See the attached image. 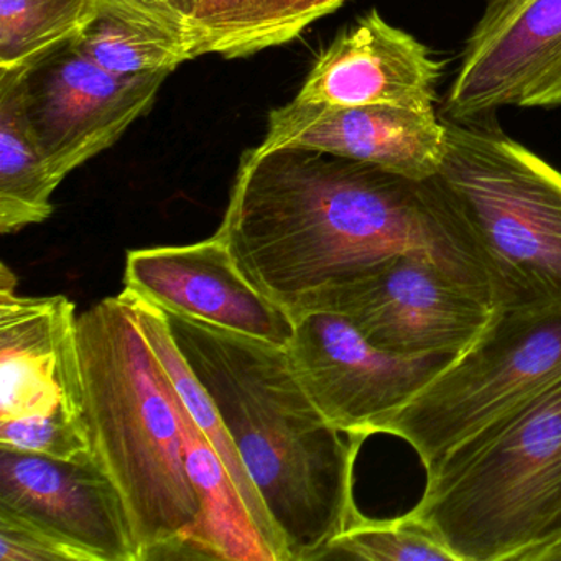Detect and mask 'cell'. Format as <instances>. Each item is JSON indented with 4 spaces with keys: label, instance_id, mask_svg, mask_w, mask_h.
I'll return each instance as SVG.
<instances>
[{
    "label": "cell",
    "instance_id": "1",
    "mask_svg": "<svg viewBox=\"0 0 561 561\" xmlns=\"http://www.w3.org/2000/svg\"><path fill=\"white\" fill-rule=\"evenodd\" d=\"M216 234L291 320L321 291L393 254L432 262L492 305L474 242L435 179L324 150H248Z\"/></svg>",
    "mask_w": 561,
    "mask_h": 561
},
{
    "label": "cell",
    "instance_id": "2",
    "mask_svg": "<svg viewBox=\"0 0 561 561\" xmlns=\"http://www.w3.org/2000/svg\"><path fill=\"white\" fill-rule=\"evenodd\" d=\"M163 311L180 353L219 410L288 561L324 560L363 515L353 488L364 438L321 415L287 347Z\"/></svg>",
    "mask_w": 561,
    "mask_h": 561
},
{
    "label": "cell",
    "instance_id": "3",
    "mask_svg": "<svg viewBox=\"0 0 561 561\" xmlns=\"http://www.w3.org/2000/svg\"><path fill=\"white\" fill-rule=\"evenodd\" d=\"M84 422L123 495L142 561L195 558L202 501L190 478L167 377L121 295L77 320Z\"/></svg>",
    "mask_w": 561,
    "mask_h": 561
},
{
    "label": "cell",
    "instance_id": "4",
    "mask_svg": "<svg viewBox=\"0 0 561 561\" xmlns=\"http://www.w3.org/2000/svg\"><path fill=\"white\" fill-rule=\"evenodd\" d=\"M561 507V379L426 471L410 517L458 561H518Z\"/></svg>",
    "mask_w": 561,
    "mask_h": 561
},
{
    "label": "cell",
    "instance_id": "5",
    "mask_svg": "<svg viewBox=\"0 0 561 561\" xmlns=\"http://www.w3.org/2000/svg\"><path fill=\"white\" fill-rule=\"evenodd\" d=\"M445 127L433 179L468 228L494 311L561 310V172L494 127Z\"/></svg>",
    "mask_w": 561,
    "mask_h": 561
},
{
    "label": "cell",
    "instance_id": "6",
    "mask_svg": "<svg viewBox=\"0 0 561 561\" xmlns=\"http://www.w3.org/2000/svg\"><path fill=\"white\" fill-rule=\"evenodd\" d=\"M561 379V310L495 311L380 428L412 446L425 472L449 451Z\"/></svg>",
    "mask_w": 561,
    "mask_h": 561
},
{
    "label": "cell",
    "instance_id": "7",
    "mask_svg": "<svg viewBox=\"0 0 561 561\" xmlns=\"http://www.w3.org/2000/svg\"><path fill=\"white\" fill-rule=\"evenodd\" d=\"M310 311L341 314L374 346L402 356L461 354L495 313L481 295L412 254L389 255L321 291L300 317Z\"/></svg>",
    "mask_w": 561,
    "mask_h": 561
},
{
    "label": "cell",
    "instance_id": "8",
    "mask_svg": "<svg viewBox=\"0 0 561 561\" xmlns=\"http://www.w3.org/2000/svg\"><path fill=\"white\" fill-rule=\"evenodd\" d=\"M170 71L124 78L107 73L71 48L9 77L50 175L64 182L78 167L123 137L156 103Z\"/></svg>",
    "mask_w": 561,
    "mask_h": 561
},
{
    "label": "cell",
    "instance_id": "9",
    "mask_svg": "<svg viewBox=\"0 0 561 561\" xmlns=\"http://www.w3.org/2000/svg\"><path fill=\"white\" fill-rule=\"evenodd\" d=\"M287 353L321 415L340 432L364 439L379 435L383 423L455 357L389 353L331 311L298 317Z\"/></svg>",
    "mask_w": 561,
    "mask_h": 561
},
{
    "label": "cell",
    "instance_id": "10",
    "mask_svg": "<svg viewBox=\"0 0 561 561\" xmlns=\"http://www.w3.org/2000/svg\"><path fill=\"white\" fill-rule=\"evenodd\" d=\"M461 55L446 94L449 121L561 107V0H489Z\"/></svg>",
    "mask_w": 561,
    "mask_h": 561
},
{
    "label": "cell",
    "instance_id": "11",
    "mask_svg": "<svg viewBox=\"0 0 561 561\" xmlns=\"http://www.w3.org/2000/svg\"><path fill=\"white\" fill-rule=\"evenodd\" d=\"M0 508L54 535L83 561H142L123 495L96 456L64 461L0 448Z\"/></svg>",
    "mask_w": 561,
    "mask_h": 561
},
{
    "label": "cell",
    "instance_id": "12",
    "mask_svg": "<svg viewBox=\"0 0 561 561\" xmlns=\"http://www.w3.org/2000/svg\"><path fill=\"white\" fill-rule=\"evenodd\" d=\"M124 285L157 307L287 347L290 314L239 268L218 234L188 245L127 252Z\"/></svg>",
    "mask_w": 561,
    "mask_h": 561
},
{
    "label": "cell",
    "instance_id": "13",
    "mask_svg": "<svg viewBox=\"0 0 561 561\" xmlns=\"http://www.w3.org/2000/svg\"><path fill=\"white\" fill-rule=\"evenodd\" d=\"M77 320L65 295L0 291V422L60 410L84 419Z\"/></svg>",
    "mask_w": 561,
    "mask_h": 561
},
{
    "label": "cell",
    "instance_id": "14",
    "mask_svg": "<svg viewBox=\"0 0 561 561\" xmlns=\"http://www.w3.org/2000/svg\"><path fill=\"white\" fill-rule=\"evenodd\" d=\"M445 121L435 111L399 106L336 107L290 101L268 114L259 149L308 147L413 180L438 173L445 153Z\"/></svg>",
    "mask_w": 561,
    "mask_h": 561
},
{
    "label": "cell",
    "instance_id": "15",
    "mask_svg": "<svg viewBox=\"0 0 561 561\" xmlns=\"http://www.w3.org/2000/svg\"><path fill=\"white\" fill-rule=\"evenodd\" d=\"M442 71L425 45L370 11L321 51L295 101L433 111Z\"/></svg>",
    "mask_w": 561,
    "mask_h": 561
},
{
    "label": "cell",
    "instance_id": "16",
    "mask_svg": "<svg viewBox=\"0 0 561 561\" xmlns=\"http://www.w3.org/2000/svg\"><path fill=\"white\" fill-rule=\"evenodd\" d=\"M167 387L179 416L186 469L202 501V520L193 541L195 558L277 561L252 520L225 462L176 396L169 377Z\"/></svg>",
    "mask_w": 561,
    "mask_h": 561
},
{
    "label": "cell",
    "instance_id": "17",
    "mask_svg": "<svg viewBox=\"0 0 561 561\" xmlns=\"http://www.w3.org/2000/svg\"><path fill=\"white\" fill-rule=\"evenodd\" d=\"M119 295L133 311L137 327L142 331L157 363L169 377L176 396L182 400L203 435L211 443L221 461L225 462L252 520L255 522L262 537L274 551L275 558L277 561H288L284 541H282L280 535L259 495L254 481L242 462L241 455L219 415V410L216 409L211 396L206 392L205 387L199 382L198 377L195 376L173 340L165 311L129 288H124Z\"/></svg>",
    "mask_w": 561,
    "mask_h": 561
},
{
    "label": "cell",
    "instance_id": "18",
    "mask_svg": "<svg viewBox=\"0 0 561 561\" xmlns=\"http://www.w3.org/2000/svg\"><path fill=\"white\" fill-rule=\"evenodd\" d=\"M71 48L116 77L175 71L193 60L188 34L176 31L124 0H96V11Z\"/></svg>",
    "mask_w": 561,
    "mask_h": 561
},
{
    "label": "cell",
    "instance_id": "19",
    "mask_svg": "<svg viewBox=\"0 0 561 561\" xmlns=\"http://www.w3.org/2000/svg\"><path fill=\"white\" fill-rule=\"evenodd\" d=\"M58 186L32 139L14 80L0 77V232L47 221Z\"/></svg>",
    "mask_w": 561,
    "mask_h": 561
},
{
    "label": "cell",
    "instance_id": "20",
    "mask_svg": "<svg viewBox=\"0 0 561 561\" xmlns=\"http://www.w3.org/2000/svg\"><path fill=\"white\" fill-rule=\"evenodd\" d=\"M96 0H0V73L28 70L70 45Z\"/></svg>",
    "mask_w": 561,
    "mask_h": 561
},
{
    "label": "cell",
    "instance_id": "21",
    "mask_svg": "<svg viewBox=\"0 0 561 561\" xmlns=\"http://www.w3.org/2000/svg\"><path fill=\"white\" fill-rule=\"evenodd\" d=\"M327 558L366 561H458L451 550L409 514L390 520L360 515L331 545Z\"/></svg>",
    "mask_w": 561,
    "mask_h": 561
},
{
    "label": "cell",
    "instance_id": "22",
    "mask_svg": "<svg viewBox=\"0 0 561 561\" xmlns=\"http://www.w3.org/2000/svg\"><path fill=\"white\" fill-rule=\"evenodd\" d=\"M272 0H199L188 22L193 58L216 54L241 58Z\"/></svg>",
    "mask_w": 561,
    "mask_h": 561
},
{
    "label": "cell",
    "instance_id": "23",
    "mask_svg": "<svg viewBox=\"0 0 561 561\" xmlns=\"http://www.w3.org/2000/svg\"><path fill=\"white\" fill-rule=\"evenodd\" d=\"M0 448L64 461H84L94 456L87 422L68 410L48 416L0 422Z\"/></svg>",
    "mask_w": 561,
    "mask_h": 561
},
{
    "label": "cell",
    "instance_id": "24",
    "mask_svg": "<svg viewBox=\"0 0 561 561\" xmlns=\"http://www.w3.org/2000/svg\"><path fill=\"white\" fill-rule=\"evenodd\" d=\"M0 561H83L64 541L0 508Z\"/></svg>",
    "mask_w": 561,
    "mask_h": 561
},
{
    "label": "cell",
    "instance_id": "25",
    "mask_svg": "<svg viewBox=\"0 0 561 561\" xmlns=\"http://www.w3.org/2000/svg\"><path fill=\"white\" fill-rule=\"evenodd\" d=\"M314 4L317 0H272L261 24L242 47L241 57L297 38L311 24Z\"/></svg>",
    "mask_w": 561,
    "mask_h": 561
},
{
    "label": "cell",
    "instance_id": "26",
    "mask_svg": "<svg viewBox=\"0 0 561 561\" xmlns=\"http://www.w3.org/2000/svg\"><path fill=\"white\" fill-rule=\"evenodd\" d=\"M561 541V507L558 508L554 517L551 518L550 524L545 528L543 534H541L540 540L530 548V550L525 551L518 561H535V558L541 553V551L547 550V548L553 547V545L560 543Z\"/></svg>",
    "mask_w": 561,
    "mask_h": 561
},
{
    "label": "cell",
    "instance_id": "27",
    "mask_svg": "<svg viewBox=\"0 0 561 561\" xmlns=\"http://www.w3.org/2000/svg\"><path fill=\"white\" fill-rule=\"evenodd\" d=\"M346 0H317L313 12H311V22L324 18V15L333 14L336 9H340Z\"/></svg>",
    "mask_w": 561,
    "mask_h": 561
},
{
    "label": "cell",
    "instance_id": "28",
    "mask_svg": "<svg viewBox=\"0 0 561 561\" xmlns=\"http://www.w3.org/2000/svg\"><path fill=\"white\" fill-rule=\"evenodd\" d=\"M170 4L186 22H190L196 8H198L199 0H170Z\"/></svg>",
    "mask_w": 561,
    "mask_h": 561
},
{
    "label": "cell",
    "instance_id": "29",
    "mask_svg": "<svg viewBox=\"0 0 561 561\" xmlns=\"http://www.w3.org/2000/svg\"><path fill=\"white\" fill-rule=\"evenodd\" d=\"M535 561H561V541L541 551V553L535 558Z\"/></svg>",
    "mask_w": 561,
    "mask_h": 561
}]
</instances>
